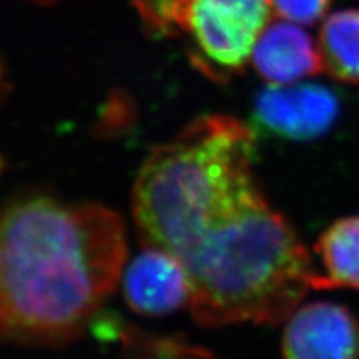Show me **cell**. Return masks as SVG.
I'll use <instances>...</instances> for the list:
<instances>
[{
    "mask_svg": "<svg viewBox=\"0 0 359 359\" xmlns=\"http://www.w3.org/2000/svg\"><path fill=\"white\" fill-rule=\"evenodd\" d=\"M252 130L229 116H205L157 145L133 187L144 247L178 257L212 222L261 192L253 175Z\"/></svg>",
    "mask_w": 359,
    "mask_h": 359,
    "instance_id": "3957f363",
    "label": "cell"
},
{
    "mask_svg": "<svg viewBox=\"0 0 359 359\" xmlns=\"http://www.w3.org/2000/svg\"><path fill=\"white\" fill-rule=\"evenodd\" d=\"M33 4H38V5H51L54 2H57V0H30Z\"/></svg>",
    "mask_w": 359,
    "mask_h": 359,
    "instance_id": "2e32d148",
    "label": "cell"
},
{
    "mask_svg": "<svg viewBox=\"0 0 359 359\" xmlns=\"http://www.w3.org/2000/svg\"><path fill=\"white\" fill-rule=\"evenodd\" d=\"M123 294L132 310L145 316H165L189 304V278L177 257L145 247L125 273Z\"/></svg>",
    "mask_w": 359,
    "mask_h": 359,
    "instance_id": "52a82bcc",
    "label": "cell"
},
{
    "mask_svg": "<svg viewBox=\"0 0 359 359\" xmlns=\"http://www.w3.org/2000/svg\"><path fill=\"white\" fill-rule=\"evenodd\" d=\"M133 105L132 99L123 93L121 90L112 92L107 104L99 112V117L95 126V132L100 138L118 137L121 132L130 128L133 120Z\"/></svg>",
    "mask_w": 359,
    "mask_h": 359,
    "instance_id": "7c38bea8",
    "label": "cell"
},
{
    "mask_svg": "<svg viewBox=\"0 0 359 359\" xmlns=\"http://www.w3.org/2000/svg\"><path fill=\"white\" fill-rule=\"evenodd\" d=\"M325 274L314 289H359V216L337 220L325 231L316 244Z\"/></svg>",
    "mask_w": 359,
    "mask_h": 359,
    "instance_id": "9c48e42d",
    "label": "cell"
},
{
    "mask_svg": "<svg viewBox=\"0 0 359 359\" xmlns=\"http://www.w3.org/2000/svg\"><path fill=\"white\" fill-rule=\"evenodd\" d=\"M274 13L295 25L313 26L327 13L331 0H269Z\"/></svg>",
    "mask_w": 359,
    "mask_h": 359,
    "instance_id": "4fadbf2b",
    "label": "cell"
},
{
    "mask_svg": "<svg viewBox=\"0 0 359 359\" xmlns=\"http://www.w3.org/2000/svg\"><path fill=\"white\" fill-rule=\"evenodd\" d=\"M9 92V86L5 83V76H4V66L2 62H0V102L8 96Z\"/></svg>",
    "mask_w": 359,
    "mask_h": 359,
    "instance_id": "9a60e30c",
    "label": "cell"
},
{
    "mask_svg": "<svg viewBox=\"0 0 359 359\" xmlns=\"http://www.w3.org/2000/svg\"><path fill=\"white\" fill-rule=\"evenodd\" d=\"M125 259L114 211L48 195L11 202L0 212V339L72 343L114 292Z\"/></svg>",
    "mask_w": 359,
    "mask_h": 359,
    "instance_id": "6da1fadb",
    "label": "cell"
},
{
    "mask_svg": "<svg viewBox=\"0 0 359 359\" xmlns=\"http://www.w3.org/2000/svg\"><path fill=\"white\" fill-rule=\"evenodd\" d=\"M282 351L292 359H349L359 356V320L334 302H313L289 316Z\"/></svg>",
    "mask_w": 359,
    "mask_h": 359,
    "instance_id": "8992f818",
    "label": "cell"
},
{
    "mask_svg": "<svg viewBox=\"0 0 359 359\" xmlns=\"http://www.w3.org/2000/svg\"><path fill=\"white\" fill-rule=\"evenodd\" d=\"M177 259L189 278L190 313L208 328L282 322L319 277L295 229L262 192L212 222Z\"/></svg>",
    "mask_w": 359,
    "mask_h": 359,
    "instance_id": "7a4b0ae2",
    "label": "cell"
},
{
    "mask_svg": "<svg viewBox=\"0 0 359 359\" xmlns=\"http://www.w3.org/2000/svg\"><path fill=\"white\" fill-rule=\"evenodd\" d=\"M252 62L256 72L271 84H289L318 75L323 67L307 32L295 22H273L257 39Z\"/></svg>",
    "mask_w": 359,
    "mask_h": 359,
    "instance_id": "ba28073f",
    "label": "cell"
},
{
    "mask_svg": "<svg viewBox=\"0 0 359 359\" xmlns=\"http://www.w3.org/2000/svg\"><path fill=\"white\" fill-rule=\"evenodd\" d=\"M118 340L125 349L135 356L180 358V356H210L211 353L199 346L187 343L182 337L150 334L133 327H121Z\"/></svg>",
    "mask_w": 359,
    "mask_h": 359,
    "instance_id": "8fae6325",
    "label": "cell"
},
{
    "mask_svg": "<svg viewBox=\"0 0 359 359\" xmlns=\"http://www.w3.org/2000/svg\"><path fill=\"white\" fill-rule=\"evenodd\" d=\"M4 170H5V161H4V157L0 156V175H2Z\"/></svg>",
    "mask_w": 359,
    "mask_h": 359,
    "instance_id": "e0dca14e",
    "label": "cell"
},
{
    "mask_svg": "<svg viewBox=\"0 0 359 359\" xmlns=\"http://www.w3.org/2000/svg\"><path fill=\"white\" fill-rule=\"evenodd\" d=\"M175 0H133L145 29L154 36H174L172 9Z\"/></svg>",
    "mask_w": 359,
    "mask_h": 359,
    "instance_id": "5bb4252c",
    "label": "cell"
},
{
    "mask_svg": "<svg viewBox=\"0 0 359 359\" xmlns=\"http://www.w3.org/2000/svg\"><path fill=\"white\" fill-rule=\"evenodd\" d=\"M318 51L323 71L344 84H359V9L330 15L320 27Z\"/></svg>",
    "mask_w": 359,
    "mask_h": 359,
    "instance_id": "30bf717a",
    "label": "cell"
},
{
    "mask_svg": "<svg viewBox=\"0 0 359 359\" xmlns=\"http://www.w3.org/2000/svg\"><path fill=\"white\" fill-rule=\"evenodd\" d=\"M271 9L269 0H175L172 32L189 39L201 71L224 80L245 67Z\"/></svg>",
    "mask_w": 359,
    "mask_h": 359,
    "instance_id": "277c9868",
    "label": "cell"
},
{
    "mask_svg": "<svg viewBox=\"0 0 359 359\" xmlns=\"http://www.w3.org/2000/svg\"><path fill=\"white\" fill-rule=\"evenodd\" d=\"M340 99L319 84L268 87L255 100L253 117L264 132L290 141H311L327 133L340 116Z\"/></svg>",
    "mask_w": 359,
    "mask_h": 359,
    "instance_id": "5b68a950",
    "label": "cell"
}]
</instances>
